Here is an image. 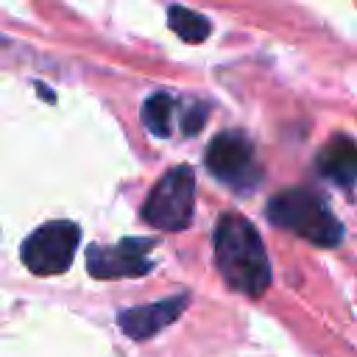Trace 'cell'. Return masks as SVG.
<instances>
[{"mask_svg":"<svg viewBox=\"0 0 357 357\" xmlns=\"http://www.w3.org/2000/svg\"><path fill=\"white\" fill-rule=\"evenodd\" d=\"M215 262L223 282L245 296H262L271 284V262L262 248V237L251 220L237 212H226L215 223Z\"/></svg>","mask_w":357,"mask_h":357,"instance_id":"obj_1","label":"cell"},{"mask_svg":"<svg viewBox=\"0 0 357 357\" xmlns=\"http://www.w3.org/2000/svg\"><path fill=\"white\" fill-rule=\"evenodd\" d=\"M265 215L279 229H287L315 245H324V248H332L343 240L340 220L329 212V206L315 192H310L304 187H290V190L276 192L268 201Z\"/></svg>","mask_w":357,"mask_h":357,"instance_id":"obj_2","label":"cell"},{"mask_svg":"<svg viewBox=\"0 0 357 357\" xmlns=\"http://www.w3.org/2000/svg\"><path fill=\"white\" fill-rule=\"evenodd\" d=\"M195 209V173L190 165L170 167L148 192L142 204L145 223L162 231H178L192 220Z\"/></svg>","mask_w":357,"mask_h":357,"instance_id":"obj_3","label":"cell"},{"mask_svg":"<svg viewBox=\"0 0 357 357\" xmlns=\"http://www.w3.org/2000/svg\"><path fill=\"white\" fill-rule=\"evenodd\" d=\"M78 240H81V229L73 220H50L25 237L20 257L31 273L56 276L73 265Z\"/></svg>","mask_w":357,"mask_h":357,"instance_id":"obj_4","label":"cell"},{"mask_svg":"<svg viewBox=\"0 0 357 357\" xmlns=\"http://www.w3.org/2000/svg\"><path fill=\"white\" fill-rule=\"evenodd\" d=\"M206 167L215 178L231 187H254L259 181V165L254 159V145L240 131H223L206 145Z\"/></svg>","mask_w":357,"mask_h":357,"instance_id":"obj_5","label":"cell"},{"mask_svg":"<svg viewBox=\"0 0 357 357\" xmlns=\"http://www.w3.org/2000/svg\"><path fill=\"white\" fill-rule=\"evenodd\" d=\"M153 240L148 237H126L114 245H89L86 271L95 279H123V276H145L151 262Z\"/></svg>","mask_w":357,"mask_h":357,"instance_id":"obj_6","label":"cell"},{"mask_svg":"<svg viewBox=\"0 0 357 357\" xmlns=\"http://www.w3.org/2000/svg\"><path fill=\"white\" fill-rule=\"evenodd\" d=\"M187 293L181 296H170V298H162V301H153V304H142V307H131V310H123L117 315V324L120 329L134 337V340H145L156 332H162L165 326H170L187 307Z\"/></svg>","mask_w":357,"mask_h":357,"instance_id":"obj_7","label":"cell"},{"mask_svg":"<svg viewBox=\"0 0 357 357\" xmlns=\"http://www.w3.org/2000/svg\"><path fill=\"white\" fill-rule=\"evenodd\" d=\"M318 170L340 187L357 184V142L346 134H335L318 151Z\"/></svg>","mask_w":357,"mask_h":357,"instance_id":"obj_8","label":"cell"},{"mask_svg":"<svg viewBox=\"0 0 357 357\" xmlns=\"http://www.w3.org/2000/svg\"><path fill=\"white\" fill-rule=\"evenodd\" d=\"M170 120H173V98L167 92H153L142 103V123L151 134L167 137L170 134Z\"/></svg>","mask_w":357,"mask_h":357,"instance_id":"obj_9","label":"cell"},{"mask_svg":"<svg viewBox=\"0 0 357 357\" xmlns=\"http://www.w3.org/2000/svg\"><path fill=\"white\" fill-rule=\"evenodd\" d=\"M167 25L173 33H178L184 42H204L209 36V20L192 14L190 8H181V6H173L167 11Z\"/></svg>","mask_w":357,"mask_h":357,"instance_id":"obj_10","label":"cell"},{"mask_svg":"<svg viewBox=\"0 0 357 357\" xmlns=\"http://www.w3.org/2000/svg\"><path fill=\"white\" fill-rule=\"evenodd\" d=\"M204 120H206V109L201 106V103H192L190 106V112L181 117V128H184V134H198L201 131V126H204Z\"/></svg>","mask_w":357,"mask_h":357,"instance_id":"obj_11","label":"cell"}]
</instances>
